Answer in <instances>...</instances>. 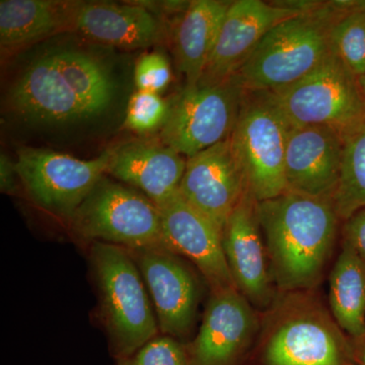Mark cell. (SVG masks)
<instances>
[{
	"label": "cell",
	"instance_id": "cell-27",
	"mask_svg": "<svg viewBox=\"0 0 365 365\" xmlns=\"http://www.w3.org/2000/svg\"><path fill=\"white\" fill-rule=\"evenodd\" d=\"M172 71L168 59L158 52L144 54L137 61L134 81L137 91L158 93L170 85Z\"/></svg>",
	"mask_w": 365,
	"mask_h": 365
},
{
	"label": "cell",
	"instance_id": "cell-26",
	"mask_svg": "<svg viewBox=\"0 0 365 365\" xmlns=\"http://www.w3.org/2000/svg\"><path fill=\"white\" fill-rule=\"evenodd\" d=\"M117 365H189L188 350L180 340L158 335Z\"/></svg>",
	"mask_w": 365,
	"mask_h": 365
},
{
	"label": "cell",
	"instance_id": "cell-1",
	"mask_svg": "<svg viewBox=\"0 0 365 365\" xmlns=\"http://www.w3.org/2000/svg\"><path fill=\"white\" fill-rule=\"evenodd\" d=\"M114 96V79L103 60L63 49L34 59L14 81L9 102L26 120L68 123L102 114Z\"/></svg>",
	"mask_w": 365,
	"mask_h": 365
},
{
	"label": "cell",
	"instance_id": "cell-12",
	"mask_svg": "<svg viewBox=\"0 0 365 365\" xmlns=\"http://www.w3.org/2000/svg\"><path fill=\"white\" fill-rule=\"evenodd\" d=\"M158 209L163 248L188 258L207 281L211 292L235 287L223 251L222 230L187 202L180 192Z\"/></svg>",
	"mask_w": 365,
	"mask_h": 365
},
{
	"label": "cell",
	"instance_id": "cell-8",
	"mask_svg": "<svg viewBox=\"0 0 365 365\" xmlns=\"http://www.w3.org/2000/svg\"><path fill=\"white\" fill-rule=\"evenodd\" d=\"M245 90L237 78L185 86L170 103L160 140L186 158L227 139L239 117Z\"/></svg>",
	"mask_w": 365,
	"mask_h": 365
},
{
	"label": "cell",
	"instance_id": "cell-15",
	"mask_svg": "<svg viewBox=\"0 0 365 365\" xmlns=\"http://www.w3.org/2000/svg\"><path fill=\"white\" fill-rule=\"evenodd\" d=\"M256 205L249 194L242 195L223 228L222 246L235 287L263 309L272 300V275Z\"/></svg>",
	"mask_w": 365,
	"mask_h": 365
},
{
	"label": "cell",
	"instance_id": "cell-21",
	"mask_svg": "<svg viewBox=\"0 0 365 365\" xmlns=\"http://www.w3.org/2000/svg\"><path fill=\"white\" fill-rule=\"evenodd\" d=\"M268 365H343L335 336L319 322L294 319L280 327L268 342Z\"/></svg>",
	"mask_w": 365,
	"mask_h": 365
},
{
	"label": "cell",
	"instance_id": "cell-17",
	"mask_svg": "<svg viewBox=\"0 0 365 365\" xmlns=\"http://www.w3.org/2000/svg\"><path fill=\"white\" fill-rule=\"evenodd\" d=\"M186 163L160 140H133L111 148L107 174L135 187L158 207L179 192Z\"/></svg>",
	"mask_w": 365,
	"mask_h": 365
},
{
	"label": "cell",
	"instance_id": "cell-22",
	"mask_svg": "<svg viewBox=\"0 0 365 365\" xmlns=\"http://www.w3.org/2000/svg\"><path fill=\"white\" fill-rule=\"evenodd\" d=\"M331 309L341 328L354 338L365 336V268L343 244L330 276Z\"/></svg>",
	"mask_w": 365,
	"mask_h": 365
},
{
	"label": "cell",
	"instance_id": "cell-30",
	"mask_svg": "<svg viewBox=\"0 0 365 365\" xmlns=\"http://www.w3.org/2000/svg\"><path fill=\"white\" fill-rule=\"evenodd\" d=\"M359 85L360 88H361L362 91H364V96H365V74L364 76H360L359 78Z\"/></svg>",
	"mask_w": 365,
	"mask_h": 365
},
{
	"label": "cell",
	"instance_id": "cell-11",
	"mask_svg": "<svg viewBox=\"0 0 365 365\" xmlns=\"http://www.w3.org/2000/svg\"><path fill=\"white\" fill-rule=\"evenodd\" d=\"M317 6L316 4L297 6L269 4L261 0L232 1L198 83L216 85L234 78L273 26Z\"/></svg>",
	"mask_w": 365,
	"mask_h": 365
},
{
	"label": "cell",
	"instance_id": "cell-31",
	"mask_svg": "<svg viewBox=\"0 0 365 365\" xmlns=\"http://www.w3.org/2000/svg\"><path fill=\"white\" fill-rule=\"evenodd\" d=\"M360 364L365 365V346L362 348L361 352H360Z\"/></svg>",
	"mask_w": 365,
	"mask_h": 365
},
{
	"label": "cell",
	"instance_id": "cell-6",
	"mask_svg": "<svg viewBox=\"0 0 365 365\" xmlns=\"http://www.w3.org/2000/svg\"><path fill=\"white\" fill-rule=\"evenodd\" d=\"M268 93L290 127L328 126L345 138L365 123L359 78L335 52L297 83Z\"/></svg>",
	"mask_w": 365,
	"mask_h": 365
},
{
	"label": "cell",
	"instance_id": "cell-2",
	"mask_svg": "<svg viewBox=\"0 0 365 365\" xmlns=\"http://www.w3.org/2000/svg\"><path fill=\"white\" fill-rule=\"evenodd\" d=\"M271 275L283 290L318 284L337 235L332 201L287 191L257 202Z\"/></svg>",
	"mask_w": 365,
	"mask_h": 365
},
{
	"label": "cell",
	"instance_id": "cell-4",
	"mask_svg": "<svg viewBox=\"0 0 365 365\" xmlns=\"http://www.w3.org/2000/svg\"><path fill=\"white\" fill-rule=\"evenodd\" d=\"M90 260L113 355L130 356L160 331L143 275L128 250L116 245L93 242Z\"/></svg>",
	"mask_w": 365,
	"mask_h": 365
},
{
	"label": "cell",
	"instance_id": "cell-10",
	"mask_svg": "<svg viewBox=\"0 0 365 365\" xmlns=\"http://www.w3.org/2000/svg\"><path fill=\"white\" fill-rule=\"evenodd\" d=\"M128 251L150 294L160 332L177 340L188 337L199 302L196 276L179 255L163 247Z\"/></svg>",
	"mask_w": 365,
	"mask_h": 365
},
{
	"label": "cell",
	"instance_id": "cell-19",
	"mask_svg": "<svg viewBox=\"0 0 365 365\" xmlns=\"http://www.w3.org/2000/svg\"><path fill=\"white\" fill-rule=\"evenodd\" d=\"M232 2L196 0L185 9L177 26L175 55L186 86H195L212 54L223 20Z\"/></svg>",
	"mask_w": 365,
	"mask_h": 365
},
{
	"label": "cell",
	"instance_id": "cell-14",
	"mask_svg": "<svg viewBox=\"0 0 365 365\" xmlns=\"http://www.w3.org/2000/svg\"><path fill=\"white\" fill-rule=\"evenodd\" d=\"M180 194L223 230L228 217L246 193L230 139L187 158Z\"/></svg>",
	"mask_w": 365,
	"mask_h": 365
},
{
	"label": "cell",
	"instance_id": "cell-13",
	"mask_svg": "<svg viewBox=\"0 0 365 365\" xmlns=\"http://www.w3.org/2000/svg\"><path fill=\"white\" fill-rule=\"evenodd\" d=\"M343 151L344 137L331 127H290L285 153L287 191L332 201Z\"/></svg>",
	"mask_w": 365,
	"mask_h": 365
},
{
	"label": "cell",
	"instance_id": "cell-18",
	"mask_svg": "<svg viewBox=\"0 0 365 365\" xmlns=\"http://www.w3.org/2000/svg\"><path fill=\"white\" fill-rule=\"evenodd\" d=\"M163 26L141 4L78 1L71 32L86 39L122 49H141L162 41Z\"/></svg>",
	"mask_w": 365,
	"mask_h": 365
},
{
	"label": "cell",
	"instance_id": "cell-16",
	"mask_svg": "<svg viewBox=\"0 0 365 365\" xmlns=\"http://www.w3.org/2000/svg\"><path fill=\"white\" fill-rule=\"evenodd\" d=\"M255 326L253 309L237 288L213 290L200 330L187 349L189 365H235Z\"/></svg>",
	"mask_w": 365,
	"mask_h": 365
},
{
	"label": "cell",
	"instance_id": "cell-5",
	"mask_svg": "<svg viewBox=\"0 0 365 365\" xmlns=\"http://www.w3.org/2000/svg\"><path fill=\"white\" fill-rule=\"evenodd\" d=\"M289 129L270 93L245 91L237 123L228 139L246 193L256 202L287 191L285 153Z\"/></svg>",
	"mask_w": 365,
	"mask_h": 365
},
{
	"label": "cell",
	"instance_id": "cell-29",
	"mask_svg": "<svg viewBox=\"0 0 365 365\" xmlns=\"http://www.w3.org/2000/svg\"><path fill=\"white\" fill-rule=\"evenodd\" d=\"M19 173L16 163L13 162L6 155H0V190L4 194H14L18 188L16 179Z\"/></svg>",
	"mask_w": 365,
	"mask_h": 365
},
{
	"label": "cell",
	"instance_id": "cell-9",
	"mask_svg": "<svg viewBox=\"0 0 365 365\" xmlns=\"http://www.w3.org/2000/svg\"><path fill=\"white\" fill-rule=\"evenodd\" d=\"M111 148L83 160L44 148H21L16 170L23 186L38 205L71 222L81 203L107 174Z\"/></svg>",
	"mask_w": 365,
	"mask_h": 365
},
{
	"label": "cell",
	"instance_id": "cell-24",
	"mask_svg": "<svg viewBox=\"0 0 365 365\" xmlns=\"http://www.w3.org/2000/svg\"><path fill=\"white\" fill-rule=\"evenodd\" d=\"M334 52L357 76L365 74V9L341 16L332 31Z\"/></svg>",
	"mask_w": 365,
	"mask_h": 365
},
{
	"label": "cell",
	"instance_id": "cell-7",
	"mask_svg": "<svg viewBox=\"0 0 365 365\" xmlns=\"http://www.w3.org/2000/svg\"><path fill=\"white\" fill-rule=\"evenodd\" d=\"M74 234L86 241L127 250L162 247L160 209L135 190L102 178L71 222Z\"/></svg>",
	"mask_w": 365,
	"mask_h": 365
},
{
	"label": "cell",
	"instance_id": "cell-25",
	"mask_svg": "<svg viewBox=\"0 0 365 365\" xmlns=\"http://www.w3.org/2000/svg\"><path fill=\"white\" fill-rule=\"evenodd\" d=\"M170 114V103L158 93L137 91L127 108L125 127L137 133H150L162 129Z\"/></svg>",
	"mask_w": 365,
	"mask_h": 365
},
{
	"label": "cell",
	"instance_id": "cell-3",
	"mask_svg": "<svg viewBox=\"0 0 365 365\" xmlns=\"http://www.w3.org/2000/svg\"><path fill=\"white\" fill-rule=\"evenodd\" d=\"M347 13L332 2L280 21L235 78L247 91H275L297 83L332 54L334 26Z\"/></svg>",
	"mask_w": 365,
	"mask_h": 365
},
{
	"label": "cell",
	"instance_id": "cell-23",
	"mask_svg": "<svg viewBox=\"0 0 365 365\" xmlns=\"http://www.w3.org/2000/svg\"><path fill=\"white\" fill-rule=\"evenodd\" d=\"M332 202L338 217L345 220L365 208V123L344 138L342 169Z\"/></svg>",
	"mask_w": 365,
	"mask_h": 365
},
{
	"label": "cell",
	"instance_id": "cell-20",
	"mask_svg": "<svg viewBox=\"0 0 365 365\" xmlns=\"http://www.w3.org/2000/svg\"><path fill=\"white\" fill-rule=\"evenodd\" d=\"M78 1L1 0L0 44L20 48L55 34L71 31Z\"/></svg>",
	"mask_w": 365,
	"mask_h": 365
},
{
	"label": "cell",
	"instance_id": "cell-28",
	"mask_svg": "<svg viewBox=\"0 0 365 365\" xmlns=\"http://www.w3.org/2000/svg\"><path fill=\"white\" fill-rule=\"evenodd\" d=\"M343 244L353 250L365 268V208L346 220L343 227Z\"/></svg>",
	"mask_w": 365,
	"mask_h": 365
}]
</instances>
